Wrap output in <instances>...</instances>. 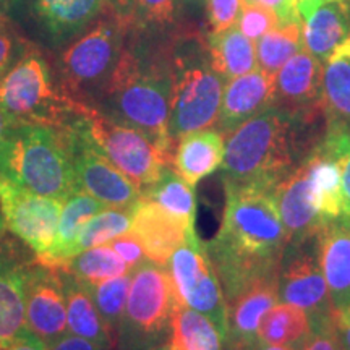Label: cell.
I'll return each mask as SVG.
<instances>
[{
	"instance_id": "6da1fadb",
	"label": "cell",
	"mask_w": 350,
	"mask_h": 350,
	"mask_svg": "<svg viewBox=\"0 0 350 350\" xmlns=\"http://www.w3.org/2000/svg\"><path fill=\"white\" fill-rule=\"evenodd\" d=\"M226 206L221 229L206 243L226 304L245 287L279 271L287 234L273 190L224 180Z\"/></svg>"
},
{
	"instance_id": "7a4b0ae2",
	"label": "cell",
	"mask_w": 350,
	"mask_h": 350,
	"mask_svg": "<svg viewBox=\"0 0 350 350\" xmlns=\"http://www.w3.org/2000/svg\"><path fill=\"white\" fill-rule=\"evenodd\" d=\"M172 72L169 51L125 44L119 62L94 109L148 135L172 164L169 135Z\"/></svg>"
},
{
	"instance_id": "3957f363",
	"label": "cell",
	"mask_w": 350,
	"mask_h": 350,
	"mask_svg": "<svg viewBox=\"0 0 350 350\" xmlns=\"http://www.w3.org/2000/svg\"><path fill=\"white\" fill-rule=\"evenodd\" d=\"M301 126L275 107L243 122L226 137L224 180L273 190L301 164Z\"/></svg>"
},
{
	"instance_id": "277c9868",
	"label": "cell",
	"mask_w": 350,
	"mask_h": 350,
	"mask_svg": "<svg viewBox=\"0 0 350 350\" xmlns=\"http://www.w3.org/2000/svg\"><path fill=\"white\" fill-rule=\"evenodd\" d=\"M169 54L172 72L169 135L177 144L188 133L216 126L226 80L213 67L206 38L198 34L178 38Z\"/></svg>"
},
{
	"instance_id": "5b68a950",
	"label": "cell",
	"mask_w": 350,
	"mask_h": 350,
	"mask_svg": "<svg viewBox=\"0 0 350 350\" xmlns=\"http://www.w3.org/2000/svg\"><path fill=\"white\" fill-rule=\"evenodd\" d=\"M133 21L111 7L70 42L57 60V81L70 99L86 107L98 104L124 51Z\"/></svg>"
},
{
	"instance_id": "8992f818",
	"label": "cell",
	"mask_w": 350,
	"mask_h": 350,
	"mask_svg": "<svg viewBox=\"0 0 350 350\" xmlns=\"http://www.w3.org/2000/svg\"><path fill=\"white\" fill-rule=\"evenodd\" d=\"M0 175L62 201L78 188L64 130L49 125L18 124L13 129Z\"/></svg>"
},
{
	"instance_id": "52a82bcc",
	"label": "cell",
	"mask_w": 350,
	"mask_h": 350,
	"mask_svg": "<svg viewBox=\"0 0 350 350\" xmlns=\"http://www.w3.org/2000/svg\"><path fill=\"white\" fill-rule=\"evenodd\" d=\"M0 111L16 124L64 129L83 116L86 106L64 93L51 65L36 51H29L0 80Z\"/></svg>"
},
{
	"instance_id": "ba28073f",
	"label": "cell",
	"mask_w": 350,
	"mask_h": 350,
	"mask_svg": "<svg viewBox=\"0 0 350 350\" xmlns=\"http://www.w3.org/2000/svg\"><path fill=\"white\" fill-rule=\"evenodd\" d=\"M178 300L167 268L146 260L131 271L124 318L117 336L124 350H151L170 331Z\"/></svg>"
},
{
	"instance_id": "9c48e42d",
	"label": "cell",
	"mask_w": 350,
	"mask_h": 350,
	"mask_svg": "<svg viewBox=\"0 0 350 350\" xmlns=\"http://www.w3.org/2000/svg\"><path fill=\"white\" fill-rule=\"evenodd\" d=\"M83 119L107 159L139 191L157 182L163 170L172 165L156 143L135 126L113 120L94 107H86Z\"/></svg>"
},
{
	"instance_id": "30bf717a",
	"label": "cell",
	"mask_w": 350,
	"mask_h": 350,
	"mask_svg": "<svg viewBox=\"0 0 350 350\" xmlns=\"http://www.w3.org/2000/svg\"><path fill=\"white\" fill-rule=\"evenodd\" d=\"M165 268L177 300L211 319L226 340L229 329L226 297L206 245L201 243L196 229L191 230L185 243L174 252Z\"/></svg>"
},
{
	"instance_id": "8fae6325",
	"label": "cell",
	"mask_w": 350,
	"mask_h": 350,
	"mask_svg": "<svg viewBox=\"0 0 350 350\" xmlns=\"http://www.w3.org/2000/svg\"><path fill=\"white\" fill-rule=\"evenodd\" d=\"M77 187L107 208L135 206L142 191L107 159L86 129L83 116L64 126Z\"/></svg>"
},
{
	"instance_id": "7c38bea8",
	"label": "cell",
	"mask_w": 350,
	"mask_h": 350,
	"mask_svg": "<svg viewBox=\"0 0 350 350\" xmlns=\"http://www.w3.org/2000/svg\"><path fill=\"white\" fill-rule=\"evenodd\" d=\"M62 200L44 196L0 175V213L7 229L44 258L54 245Z\"/></svg>"
},
{
	"instance_id": "4fadbf2b",
	"label": "cell",
	"mask_w": 350,
	"mask_h": 350,
	"mask_svg": "<svg viewBox=\"0 0 350 350\" xmlns=\"http://www.w3.org/2000/svg\"><path fill=\"white\" fill-rule=\"evenodd\" d=\"M278 288L279 300L299 306L312 323L336 313L318 261L317 237L287 245L279 262Z\"/></svg>"
},
{
	"instance_id": "5bb4252c",
	"label": "cell",
	"mask_w": 350,
	"mask_h": 350,
	"mask_svg": "<svg viewBox=\"0 0 350 350\" xmlns=\"http://www.w3.org/2000/svg\"><path fill=\"white\" fill-rule=\"evenodd\" d=\"M26 329L33 332L49 349L68 334L67 299L62 269L57 265L31 262L25 291Z\"/></svg>"
},
{
	"instance_id": "9a60e30c",
	"label": "cell",
	"mask_w": 350,
	"mask_h": 350,
	"mask_svg": "<svg viewBox=\"0 0 350 350\" xmlns=\"http://www.w3.org/2000/svg\"><path fill=\"white\" fill-rule=\"evenodd\" d=\"M274 107L304 125H313L321 117L323 64L301 49L292 57L274 78Z\"/></svg>"
},
{
	"instance_id": "2e32d148",
	"label": "cell",
	"mask_w": 350,
	"mask_h": 350,
	"mask_svg": "<svg viewBox=\"0 0 350 350\" xmlns=\"http://www.w3.org/2000/svg\"><path fill=\"white\" fill-rule=\"evenodd\" d=\"M279 273V271H278ZM278 273L265 275L227 301V350H253L262 317L279 301Z\"/></svg>"
},
{
	"instance_id": "e0dca14e",
	"label": "cell",
	"mask_w": 350,
	"mask_h": 350,
	"mask_svg": "<svg viewBox=\"0 0 350 350\" xmlns=\"http://www.w3.org/2000/svg\"><path fill=\"white\" fill-rule=\"evenodd\" d=\"M273 198L287 234V245L317 237L325 224L314 206L304 161L273 188Z\"/></svg>"
},
{
	"instance_id": "ac0fdd59",
	"label": "cell",
	"mask_w": 350,
	"mask_h": 350,
	"mask_svg": "<svg viewBox=\"0 0 350 350\" xmlns=\"http://www.w3.org/2000/svg\"><path fill=\"white\" fill-rule=\"evenodd\" d=\"M191 230L195 227L187 226L182 219L151 201L139 200L135 204L130 234L142 243L148 260L157 265H167L169 258L185 243Z\"/></svg>"
},
{
	"instance_id": "d6986e66",
	"label": "cell",
	"mask_w": 350,
	"mask_h": 350,
	"mask_svg": "<svg viewBox=\"0 0 350 350\" xmlns=\"http://www.w3.org/2000/svg\"><path fill=\"white\" fill-rule=\"evenodd\" d=\"M271 107H274V77L256 68L226 81L216 126L227 137L243 122Z\"/></svg>"
},
{
	"instance_id": "ffe728a7",
	"label": "cell",
	"mask_w": 350,
	"mask_h": 350,
	"mask_svg": "<svg viewBox=\"0 0 350 350\" xmlns=\"http://www.w3.org/2000/svg\"><path fill=\"white\" fill-rule=\"evenodd\" d=\"M318 261L336 313L350 310V230L340 219L325 222L317 234Z\"/></svg>"
},
{
	"instance_id": "44dd1931",
	"label": "cell",
	"mask_w": 350,
	"mask_h": 350,
	"mask_svg": "<svg viewBox=\"0 0 350 350\" xmlns=\"http://www.w3.org/2000/svg\"><path fill=\"white\" fill-rule=\"evenodd\" d=\"M31 262L10 247L0 250V344L12 342L26 331L25 291Z\"/></svg>"
},
{
	"instance_id": "7402d4cb",
	"label": "cell",
	"mask_w": 350,
	"mask_h": 350,
	"mask_svg": "<svg viewBox=\"0 0 350 350\" xmlns=\"http://www.w3.org/2000/svg\"><path fill=\"white\" fill-rule=\"evenodd\" d=\"M226 137L217 129H204L188 133L175 144L172 167L188 185L196 187L203 178L222 167Z\"/></svg>"
},
{
	"instance_id": "603a6c76",
	"label": "cell",
	"mask_w": 350,
	"mask_h": 350,
	"mask_svg": "<svg viewBox=\"0 0 350 350\" xmlns=\"http://www.w3.org/2000/svg\"><path fill=\"white\" fill-rule=\"evenodd\" d=\"M65 299H67V326L68 332L83 338L99 347L113 349L116 339L100 317L93 295L86 284L78 281L75 275L62 271Z\"/></svg>"
},
{
	"instance_id": "cb8c5ba5",
	"label": "cell",
	"mask_w": 350,
	"mask_h": 350,
	"mask_svg": "<svg viewBox=\"0 0 350 350\" xmlns=\"http://www.w3.org/2000/svg\"><path fill=\"white\" fill-rule=\"evenodd\" d=\"M304 163L319 217L323 219V222L338 221L344 213L342 185H340L338 163L321 142L308 152Z\"/></svg>"
},
{
	"instance_id": "d4e9b609",
	"label": "cell",
	"mask_w": 350,
	"mask_h": 350,
	"mask_svg": "<svg viewBox=\"0 0 350 350\" xmlns=\"http://www.w3.org/2000/svg\"><path fill=\"white\" fill-rule=\"evenodd\" d=\"M350 38V15L342 0H331L304 20L305 49L321 64Z\"/></svg>"
},
{
	"instance_id": "484cf974",
	"label": "cell",
	"mask_w": 350,
	"mask_h": 350,
	"mask_svg": "<svg viewBox=\"0 0 350 350\" xmlns=\"http://www.w3.org/2000/svg\"><path fill=\"white\" fill-rule=\"evenodd\" d=\"M323 106L327 126L350 131V38L323 64Z\"/></svg>"
},
{
	"instance_id": "4316f807",
	"label": "cell",
	"mask_w": 350,
	"mask_h": 350,
	"mask_svg": "<svg viewBox=\"0 0 350 350\" xmlns=\"http://www.w3.org/2000/svg\"><path fill=\"white\" fill-rule=\"evenodd\" d=\"M33 5L55 38L83 33L109 8L107 0H33Z\"/></svg>"
},
{
	"instance_id": "83f0119b",
	"label": "cell",
	"mask_w": 350,
	"mask_h": 350,
	"mask_svg": "<svg viewBox=\"0 0 350 350\" xmlns=\"http://www.w3.org/2000/svg\"><path fill=\"white\" fill-rule=\"evenodd\" d=\"M106 208V204L100 203L94 196L83 191L81 188H75L64 200L59 227H57V235L51 252L44 258H38V260L47 262V265H60L67 256L70 247L80 237L81 230L85 229L88 222Z\"/></svg>"
},
{
	"instance_id": "f1b7e54d",
	"label": "cell",
	"mask_w": 350,
	"mask_h": 350,
	"mask_svg": "<svg viewBox=\"0 0 350 350\" xmlns=\"http://www.w3.org/2000/svg\"><path fill=\"white\" fill-rule=\"evenodd\" d=\"M206 46L214 70L226 81L256 70L255 42L245 36L237 25L221 33H209Z\"/></svg>"
},
{
	"instance_id": "f546056e",
	"label": "cell",
	"mask_w": 350,
	"mask_h": 350,
	"mask_svg": "<svg viewBox=\"0 0 350 350\" xmlns=\"http://www.w3.org/2000/svg\"><path fill=\"white\" fill-rule=\"evenodd\" d=\"M312 334V319L299 306L275 304L265 314L258 327V340L265 344L288 345L301 350Z\"/></svg>"
},
{
	"instance_id": "4dcf8cb0",
	"label": "cell",
	"mask_w": 350,
	"mask_h": 350,
	"mask_svg": "<svg viewBox=\"0 0 350 350\" xmlns=\"http://www.w3.org/2000/svg\"><path fill=\"white\" fill-rule=\"evenodd\" d=\"M169 345L172 350H224V339L211 319L178 301Z\"/></svg>"
},
{
	"instance_id": "1f68e13d",
	"label": "cell",
	"mask_w": 350,
	"mask_h": 350,
	"mask_svg": "<svg viewBox=\"0 0 350 350\" xmlns=\"http://www.w3.org/2000/svg\"><path fill=\"white\" fill-rule=\"evenodd\" d=\"M142 200L151 201L165 211L182 219L187 226L195 227L196 196L195 188L183 180L175 172L172 165H167L157 178V182L142 191Z\"/></svg>"
},
{
	"instance_id": "d6a6232c",
	"label": "cell",
	"mask_w": 350,
	"mask_h": 350,
	"mask_svg": "<svg viewBox=\"0 0 350 350\" xmlns=\"http://www.w3.org/2000/svg\"><path fill=\"white\" fill-rule=\"evenodd\" d=\"M256 64L266 75L274 77L295 54L305 49L304 21L279 25L258 39Z\"/></svg>"
},
{
	"instance_id": "836d02e7",
	"label": "cell",
	"mask_w": 350,
	"mask_h": 350,
	"mask_svg": "<svg viewBox=\"0 0 350 350\" xmlns=\"http://www.w3.org/2000/svg\"><path fill=\"white\" fill-rule=\"evenodd\" d=\"M57 266H60L65 273L75 275L78 281L86 286L130 274L133 271L107 243L78 253Z\"/></svg>"
},
{
	"instance_id": "e575fe53",
	"label": "cell",
	"mask_w": 350,
	"mask_h": 350,
	"mask_svg": "<svg viewBox=\"0 0 350 350\" xmlns=\"http://www.w3.org/2000/svg\"><path fill=\"white\" fill-rule=\"evenodd\" d=\"M133 209L135 206L106 208L99 214H96L85 226V229L81 230L77 242L70 247L65 260H68V258L75 256L85 250H90V248L106 245L111 240L120 237V235L129 234L131 227V219H133Z\"/></svg>"
},
{
	"instance_id": "d590c367",
	"label": "cell",
	"mask_w": 350,
	"mask_h": 350,
	"mask_svg": "<svg viewBox=\"0 0 350 350\" xmlns=\"http://www.w3.org/2000/svg\"><path fill=\"white\" fill-rule=\"evenodd\" d=\"M130 282L131 273L119 275V278L106 279V281L93 284V286H86L90 288L100 317L106 321L109 331L112 332L116 342L117 336H119L122 318H124L126 299H129Z\"/></svg>"
},
{
	"instance_id": "8d00e7d4",
	"label": "cell",
	"mask_w": 350,
	"mask_h": 350,
	"mask_svg": "<svg viewBox=\"0 0 350 350\" xmlns=\"http://www.w3.org/2000/svg\"><path fill=\"white\" fill-rule=\"evenodd\" d=\"M321 143L339 165L344 201L342 216L350 214V131L345 129H338V126H327Z\"/></svg>"
},
{
	"instance_id": "74e56055",
	"label": "cell",
	"mask_w": 350,
	"mask_h": 350,
	"mask_svg": "<svg viewBox=\"0 0 350 350\" xmlns=\"http://www.w3.org/2000/svg\"><path fill=\"white\" fill-rule=\"evenodd\" d=\"M175 18V0H137L133 25L138 28L161 29Z\"/></svg>"
},
{
	"instance_id": "f35d334b",
	"label": "cell",
	"mask_w": 350,
	"mask_h": 350,
	"mask_svg": "<svg viewBox=\"0 0 350 350\" xmlns=\"http://www.w3.org/2000/svg\"><path fill=\"white\" fill-rule=\"evenodd\" d=\"M237 26L245 36L255 42L265 36L266 33H269L271 29L278 28L279 20L275 16V13L269 10L268 7L243 2Z\"/></svg>"
},
{
	"instance_id": "ab89813d",
	"label": "cell",
	"mask_w": 350,
	"mask_h": 350,
	"mask_svg": "<svg viewBox=\"0 0 350 350\" xmlns=\"http://www.w3.org/2000/svg\"><path fill=\"white\" fill-rule=\"evenodd\" d=\"M243 0H206L208 21L211 33H221L237 25Z\"/></svg>"
},
{
	"instance_id": "60d3db41",
	"label": "cell",
	"mask_w": 350,
	"mask_h": 350,
	"mask_svg": "<svg viewBox=\"0 0 350 350\" xmlns=\"http://www.w3.org/2000/svg\"><path fill=\"white\" fill-rule=\"evenodd\" d=\"M340 340L336 326V313L312 323V334L301 350H339Z\"/></svg>"
},
{
	"instance_id": "b9f144b4",
	"label": "cell",
	"mask_w": 350,
	"mask_h": 350,
	"mask_svg": "<svg viewBox=\"0 0 350 350\" xmlns=\"http://www.w3.org/2000/svg\"><path fill=\"white\" fill-rule=\"evenodd\" d=\"M31 49L23 39L16 36L13 29L0 31V80L7 75L18 60Z\"/></svg>"
},
{
	"instance_id": "7bdbcfd3",
	"label": "cell",
	"mask_w": 350,
	"mask_h": 350,
	"mask_svg": "<svg viewBox=\"0 0 350 350\" xmlns=\"http://www.w3.org/2000/svg\"><path fill=\"white\" fill-rule=\"evenodd\" d=\"M107 245H111L113 252H116L131 269L138 268L139 265H143V262L148 260L142 243H139L138 240L130 234V232L129 234H124L120 235V237L111 240Z\"/></svg>"
},
{
	"instance_id": "ee69618b",
	"label": "cell",
	"mask_w": 350,
	"mask_h": 350,
	"mask_svg": "<svg viewBox=\"0 0 350 350\" xmlns=\"http://www.w3.org/2000/svg\"><path fill=\"white\" fill-rule=\"evenodd\" d=\"M247 3H258V5L268 7L278 16L279 25L295 23L304 18L300 16L299 8H297L295 0H243Z\"/></svg>"
},
{
	"instance_id": "f6af8a7d",
	"label": "cell",
	"mask_w": 350,
	"mask_h": 350,
	"mask_svg": "<svg viewBox=\"0 0 350 350\" xmlns=\"http://www.w3.org/2000/svg\"><path fill=\"white\" fill-rule=\"evenodd\" d=\"M0 350H47V347L33 332L26 329L25 332H21L18 338L13 339L12 342L0 344Z\"/></svg>"
},
{
	"instance_id": "bcb514c9",
	"label": "cell",
	"mask_w": 350,
	"mask_h": 350,
	"mask_svg": "<svg viewBox=\"0 0 350 350\" xmlns=\"http://www.w3.org/2000/svg\"><path fill=\"white\" fill-rule=\"evenodd\" d=\"M47 350H111V349L99 347V345L90 342V340L78 338V336H73L68 332V334H65L62 339H59L55 344H52Z\"/></svg>"
},
{
	"instance_id": "7dc6e473",
	"label": "cell",
	"mask_w": 350,
	"mask_h": 350,
	"mask_svg": "<svg viewBox=\"0 0 350 350\" xmlns=\"http://www.w3.org/2000/svg\"><path fill=\"white\" fill-rule=\"evenodd\" d=\"M18 125L15 120H12L5 112L0 111V164H2L3 154H5L8 139H10L13 129Z\"/></svg>"
},
{
	"instance_id": "c3c4849f",
	"label": "cell",
	"mask_w": 350,
	"mask_h": 350,
	"mask_svg": "<svg viewBox=\"0 0 350 350\" xmlns=\"http://www.w3.org/2000/svg\"><path fill=\"white\" fill-rule=\"evenodd\" d=\"M336 326L340 345L344 350H350V310L344 313H336Z\"/></svg>"
},
{
	"instance_id": "681fc988",
	"label": "cell",
	"mask_w": 350,
	"mask_h": 350,
	"mask_svg": "<svg viewBox=\"0 0 350 350\" xmlns=\"http://www.w3.org/2000/svg\"><path fill=\"white\" fill-rule=\"evenodd\" d=\"M135 2H137V0H107L109 7H111L113 12L119 13L120 16L129 18L131 21H133Z\"/></svg>"
},
{
	"instance_id": "f907efd6",
	"label": "cell",
	"mask_w": 350,
	"mask_h": 350,
	"mask_svg": "<svg viewBox=\"0 0 350 350\" xmlns=\"http://www.w3.org/2000/svg\"><path fill=\"white\" fill-rule=\"evenodd\" d=\"M327 2H331V0H295L297 8H299L300 16L304 20L308 15H312V13L317 10V8L325 5V3H327Z\"/></svg>"
},
{
	"instance_id": "816d5d0a",
	"label": "cell",
	"mask_w": 350,
	"mask_h": 350,
	"mask_svg": "<svg viewBox=\"0 0 350 350\" xmlns=\"http://www.w3.org/2000/svg\"><path fill=\"white\" fill-rule=\"evenodd\" d=\"M12 29L10 18H8V0H0V31Z\"/></svg>"
},
{
	"instance_id": "f5cc1de1",
	"label": "cell",
	"mask_w": 350,
	"mask_h": 350,
	"mask_svg": "<svg viewBox=\"0 0 350 350\" xmlns=\"http://www.w3.org/2000/svg\"><path fill=\"white\" fill-rule=\"evenodd\" d=\"M253 350H299V349H294V347H288V345H275V344H265V342H260L258 340L255 349Z\"/></svg>"
},
{
	"instance_id": "db71d44e",
	"label": "cell",
	"mask_w": 350,
	"mask_h": 350,
	"mask_svg": "<svg viewBox=\"0 0 350 350\" xmlns=\"http://www.w3.org/2000/svg\"><path fill=\"white\" fill-rule=\"evenodd\" d=\"M340 221H342V222H344V224H345V226H347V229L350 230V214H344V216H342V217H340Z\"/></svg>"
},
{
	"instance_id": "11a10c76",
	"label": "cell",
	"mask_w": 350,
	"mask_h": 350,
	"mask_svg": "<svg viewBox=\"0 0 350 350\" xmlns=\"http://www.w3.org/2000/svg\"><path fill=\"white\" fill-rule=\"evenodd\" d=\"M3 227H5V222H3L2 213H0V237H2V232H3Z\"/></svg>"
},
{
	"instance_id": "9f6ffc18",
	"label": "cell",
	"mask_w": 350,
	"mask_h": 350,
	"mask_svg": "<svg viewBox=\"0 0 350 350\" xmlns=\"http://www.w3.org/2000/svg\"><path fill=\"white\" fill-rule=\"evenodd\" d=\"M151 350H172V349H170V345L167 344V345H161V347H154V349H151Z\"/></svg>"
},
{
	"instance_id": "6f0895ef",
	"label": "cell",
	"mask_w": 350,
	"mask_h": 350,
	"mask_svg": "<svg viewBox=\"0 0 350 350\" xmlns=\"http://www.w3.org/2000/svg\"><path fill=\"white\" fill-rule=\"evenodd\" d=\"M342 2H344V5H345V8H347L349 15H350V0H342Z\"/></svg>"
},
{
	"instance_id": "680465c9",
	"label": "cell",
	"mask_w": 350,
	"mask_h": 350,
	"mask_svg": "<svg viewBox=\"0 0 350 350\" xmlns=\"http://www.w3.org/2000/svg\"><path fill=\"white\" fill-rule=\"evenodd\" d=\"M183 2H188V3H200V2H203V0H183Z\"/></svg>"
},
{
	"instance_id": "91938a15",
	"label": "cell",
	"mask_w": 350,
	"mask_h": 350,
	"mask_svg": "<svg viewBox=\"0 0 350 350\" xmlns=\"http://www.w3.org/2000/svg\"><path fill=\"white\" fill-rule=\"evenodd\" d=\"M339 350H344V349H342V345H340V349H339Z\"/></svg>"
}]
</instances>
